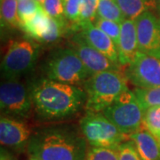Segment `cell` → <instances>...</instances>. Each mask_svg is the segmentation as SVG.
<instances>
[{"label":"cell","mask_w":160,"mask_h":160,"mask_svg":"<svg viewBox=\"0 0 160 160\" xmlns=\"http://www.w3.org/2000/svg\"><path fill=\"white\" fill-rule=\"evenodd\" d=\"M27 86L38 119H67L78 114L86 104V92L81 86L57 82L44 76L29 80Z\"/></svg>","instance_id":"1"},{"label":"cell","mask_w":160,"mask_h":160,"mask_svg":"<svg viewBox=\"0 0 160 160\" xmlns=\"http://www.w3.org/2000/svg\"><path fill=\"white\" fill-rule=\"evenodd\" d=\"M27 150L41 160H85L87 142L74 126H49L33 132Z\"/></svg>","instance_id":"2"},{"label":"cell","mask_w":160,"mask_h":160,"mask_svg":"<svg viewBox=\"0 0 160 160\" xmlns=\"http://www.w3.org/2000/svg\"><path fill=\"white\" fill-rule=\"evenodd\" d=\"M125 72L103 71L92 75L83 85L86 112H102L128 89Z\"/></svg>","instance_id":"3"},{"label":"cell","mask_w":160,"mask_h":160,"mask_svg":"<svg viewBox=\"0 0 160 160\" xmlns=\"http://www.w3.org/2000/svg\"><path fill=\"white\" fill-rule=\"evenodd\" d=\"M44 77L61 83L81 86L92 74L71 48L54 49L42 65Z\"/></svg>","instance_id":"4"},{"label":"cell","mask_w":160,"mask_h":160,"mask_svg":"<svg viewBox=\"0 0 160 160\" xmlns=\"http://www.w3.org/2000/svg\"><path fill=\"white\" fill-rule=\"evenodd\" d=\"M40 49L39 43L28 36L10 41L1 62L4 79H20L32 71L39 56Z\"/></svg>","instance_id":"5"},{"label":"cell","mask_w":160,"mask_h":160,"mask_svg":"<svg viewBox=\"0 0 160 160\" xmlns=\"http://www.w3.org/2000/svg\"><path fill=\"white\" fill-rule=\"evenodd\" d=\"M79 129L87 143L92 147L118 149L128 140L112 121L102 112H86L79 120Z\"/></svg>","instance_id":"6"},{"label":"cell","mask_w":160,"mask_h":160,"mask_svg":"<svg viewBox=\"0 0 160 160\" xmlns=\"http://www.w3.org/2000/svg\"><path fill=\"white\" fill-rule=\"evenodd\" d=\"M126 134H131L142 128L145 110L133 91L127 89L111 105L102 111Z\"/></svg>","instance_id":"7"},{"label":"cell","mask_w":160,"mask_h":160,"mask_svg":"<svg viewBox=\"0 0 160 160\" xmlns=\"http://www.w3.org/2000/svg\"><path fill=\"white\" fill-rule=\"evenodd\" d=\"M0 109L6 117L27 118L33 109L28 86L19 79L3 81L0 86Z\"/></svg>","instance_id":"8"},{"label":"cell","mask_w":160,"mask_h":160,"mask_svg":"<svg viewBox=\"0 0 160 160\" xmlns=\"http://www.w3.org/2000/svg\"><path fill=\"white\" fill-rule=\"evenodd\" d=\"M21 29L30 38L42 44H54L72 30L69 24L50 17L42 6L33 17L21 25Z\"/></svg>","instance_id":"9"},{"label":"cell","mask_w":160,"mask_h":160,"mask_svg":"<svg viewBox=\"0 0 160 160\" xmlns=\"http://www.w3.org/2000/svg\"><path fill=\"white\" fill-rule=\"evenodd\" d=\"M125 75L135 87H160V55L139 52L126 66Z\"/></svg>","instance_id":"10"},{"label":"cell","mask_w":160,"mask_h":160,"mask_svg":"<svg viewBox=\"0 0 160 160\" xmlns=\"http://www.w3.org/2000/svg\"><path fill=\"white\" fill-rule=\"evenodd\" d=\"M68 46L71 48L85 64L92 75L103 71H121L122 66L112 62L93 46H92L83 37L79 30L74 31L69 38Z\"/></svg>","instance_id":"11"},{"label":"cell","mask_w":160,"mask_h":160,"mask_svg":"<svg viewBox=\"0 0 160 160\" xmlns=\"http://www.w3.org/2000/svg\"><path fill=\"white\" fill-rule=\"evenodd\" d=\"M139 52L160 55V18L147 11L135 19Z\"/></svg>","instance_id":"12"},{"label":"cell","mask_w":160,"mask_h":160,"mask_svg":"<svg viewBox=\"0 0 160 160\" xmlns=\"http://www.w3.org/2000/svg\"><path fill=\"white\" fill-rule=\"evenodd\" d=\"M33 132L31 128L22 119L1 116L0 118V142L16 151L28 149Z\"/></svg>","instance_id":"13"},{"label":"cell","mask_w":160,"mask_h":160,"mask_svg":"<svg viewBox=\"0 0 160 160\" xmlns=\"http://www.w3.org/2000/svg\"><path fill=\"white\" fill-rule=\"evenodd\" d=\"M118 52V61L122 67L128 66L139 52L135 20L125 19L121 22V32Z\"/></svg>","instance_id":"14"},{"label":"cell","mask_w":160,"mask_h":160,"mask_svg":"<svg viewBox=\"0 0 160 160\" xmlns=\"http://www.w3.org/2000/svg\"><path fill=\"white\" fill-rule=\"evenodd\" d=\"M79 31L92 46L106 55L112 62L120 64L118 48L115 46L114 42L94 23L81 24L79 26Z\"/></svg>","instance_id":"15"},{"label":"cell","mask_w":160,"mask_h":160,"mask_svg":"<svg viewBox=\"0 0 160 160\" xmlns=\"http://www.w3.org/2000/svg\"><path fill=\"white\" fill-rule=\"evenodd\" d=\"M142 160H160V143L144 126L128 134Z\"/></svg>","instance_id":"16"},{"label":"cell","mask_w":160,"mask_h":160,"mask_svg":"<svg viewBox=\"0 0 160 160\" xmlns=\"http://www.w3.org/2000/svg\"><path fill=\"white\" fill-rule=\"evenodd\" d=\"M117 2L125 18L132 20L157 6L155 0H117Z\"/></svg>","instance_id":"17"},{"label":"cell","mask_w":160,"mask_h":160,"mask_svg":"<svg viewBox=\"0 0 160 160\" xmlns=\"http://www.w3.org/2000/svg\"><path fill=\"white\" fill-rule=\"evenodd\" d=\"M1 27L7 29H21L18 15V0H1Z\"/></svg>","instance_id":"18"},{"label":"cell","mask_w":160,"mask_h":160,"mask_svg":"<svg viewBox=\"0 0 160 160\" xmlns=\"http://www.w3.org/2000/svg\"><path fill=\"white\" fill-rule=\"evenodd\" d=\"M97 17L119 23L126 19L117 0H99Z\"/></svg>","instance_id":"19"},{"label":"cell","mask_w":160,"mask_h":160,"mask_svg":"<svg viewBox=\"0 0 160 160\" xmlns=\"http://www.w3.org/2000/svg\"><path fill=\"white\" fill-rule=\"evenodd\" d=\"M133 92L144 110L151 107L160 106V87H153V88L135 87Z\"/></svg>","instance_id":"20"},{"label":"cell","mask_w":160,"mask_h":160,"mask_svg":"<svg viewBox=\"0 0 160 160\" xmlns=\"http://www.w3.org/2000/svg\"><path fill=\"white\" fill-rule=\"evenodd\" d=\"M143 125L160 143V106L145 110Z\"/></svg>","instance_id":"21"},{"label":"cell","mask_w":160,"mask_h":160,"mask_svg":"<svg viewBox=\"0 0 160 160\" xmlns=\"http://www.w3.org/2000/svg\"><path fill=\"white\" fill-rule=\"evenodd\" d=\"M82 0H65V17L72 31L79 30Z\"/></svg>","instance_id":"22"},{"label":"cell","mask_w":160,"mask_h":160,"mask_svg":"<svg viewBox=\"0 0 160 160\" xmlns=\"http://www.w3.org/2000/svg\"><path fill=\"white\" fill-rule=\"evenodd\" d=\"M41 6L50 17L69 25L65 17V0H45Z\"/></svg>","instance_id":"23"},{"label":"cell","mask_w":160,"mask_h":160,"mask_svg":"<svg viewBox=\"0 0 160 160\" xmlns=\"http://www.w3.org/2000/svg\"><path fill=\"white\" fill-rule=\"evenodd\" d=\"M85 160H119L118 148H102L92 147L87 148Z\"/></svg>","instance_id":"24"},{"label":"cell","mask_w":160,"mask_h":160,"mask_svg":"<svg viewBox=\"0 0 160 160\" xmlns=\"http://www.w3.org/2000/svg\"><path fill=\"white\" fill-rule=\"evenodd\" d=\"M93 23L98 28L102 29L104 33H106L109 36L111 40L114 42L115 46L118 48V42H119L120 32H121V23L100 17L96 18V20Z\"/></svg>","instance_id":"25"},{"label":"cell","mask_w":160,"mask_h":160,"mask_svg":"<svg viewBox=\"0 0 160 160\" xmlns=\"http://www.w3.org/2000/svg\"><path fill=\"white\" fill-rule=\"evenodd\" d=\"M41 8V5L36 0H18V15L21 25L32 18Z\"/></svg>","instance_id":"26"},{"label":"cell","mask_w":160,"mask_h":160,"mask_svg":"<svg viewBox=\"0 0 160 160\" xmlns=\"http://www.w3.org/2000/svg\"><path fill=\"white\" fill-rule=\"evenodd\" d=\"M98 3L99 0H82L79 26L84 23L94 22L97 18Z\"/></svg>","instance_id":"27"},{"label":"cell","mask_w":160,"mask_h":160,"mask_svg":"<svg viewBox=\"0 0 160 160\" xmlns=\"http://www.w3.org/2000/svg\"><path fill=\"white\" fill-rule=\"evenodd\" d=\"M118 154L119 160H142L138 153L134 143L131 140H127L120 144Z\"/></svg>","instance_id":"28"},{"label":"cell","mask_w":160,"mask_h":160,"mask_svg":"<svg viewBox=\"0 0 160 160\" xmlns=\"http://www.w3.org/2000/svg\"><path fill=\"white\" fill-rule=\"evenodd\" d=\"M0 160H14L12 158L11 155L9 154L6 150L5 149H1V156H0Z\"/></svg>","instance_id":"29"},{"label":"cell","mask_w":160,"mask_h":160,"mask_svg":"<svg viewBox=\"0 0 160 160\" xmlns=\"http://www.w3.org/2000/svg\"><path fill=\"white\" fill-rule=\"evenodd\" d=\"M29 160H41V159L38 158H36V157H34V156H30V155H29Z\"/></svg>","instance_id":"30"},{"label":"cell","mask_w":160,"mask_h":160,"mask_svg":"<svg viewBox=\"0 0 160 160\" xmlns=\"http://www.w3.org/2000/svg\"><path fill=\"white\" fill-rule=\"evenodd\" d=\"M155 2H156V5L158 6V10L160 12V0H155Z\"/></svg>","instance_id":"31"},{"label":"cell","mask_w":160,"mask_h":160,"mask_svg":"<svg viewBox=\"0 0 160 160\" xmlns=\"http://www.w3.org/2000/svg\"><path fill=\"white\" fill-rule=\"evenodd\" d=\"M36 1H37V2H38V4H40V5H42V4H43V2H44L45 0H36Z\"/></svg>","instance_id":"32"}]
</instances>
